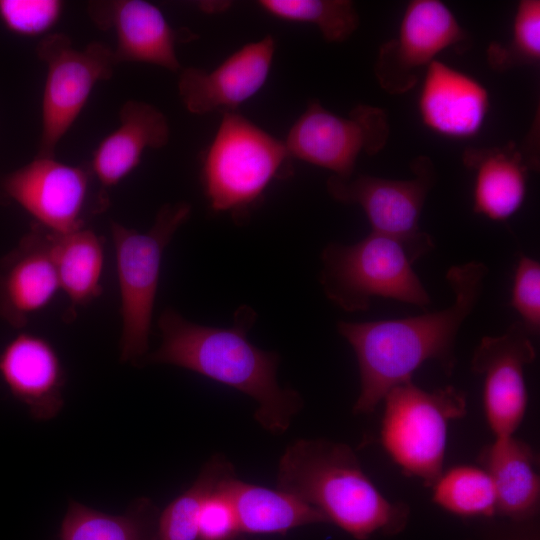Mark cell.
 I'll use <instances>...</instances> for the list:
<instances>
[{"instance_id":"6da1fadb","label":"cell","mask_w":540,"mask_h":540,"mask_svg":"<svg viewBox=\"0 0 540 540\" xmlns=\"http://www.w3.org/2000/svg\"><path fill=\"white\" fill-rule=\"evenodd\" d=\"M488 271L478 261L450 267L446 280L454 301L445 309L400 319L337 322V331L354 350L359 367L355 413H372L390 389L412 380L428 360L440 363L446 374L453 372L458 332L479 302Z\"/></svg>"},{"instance_id":"d6986e66","label":"cell","mask_w":540,"mask_h":540,"mask_svg":"<svg viewBox=\"0 0 540 540\" xmlns=\"http://www.w3.org/2000/svg\"><path fill=\"white\" fill-rule=\"evenodd\" d=\"M462 161L474 172L473 211L493 221H505L520 209L527 193L528 173L539 167V160L514 142L468 147Z\"/></svg>"},{"instance_id":"277c9868","label":"cell","mask_w":540,"mask_h":540,"mask_svg":"<svg viewBox=\"0 0 540 540\" xmlns=\"http://www.w3.org/2000/svg\"><path fill=\"white\" fill-rule=\"evenodd\" d=\"M293 157L277 139L236 111L223 112L201 166L210 207L245 222L273 180L293 172Z\"/></svg>"},{"instance_id":"2e32d148","label":"cell","mask_w":540,"mask_h":540,"mask_svg":"<svg viewBox=\"0 0 540 540\" xmlns=\"http://www.w3.org/2000/svg\"><path fill=\"white\" fill-rule=\"evenodd\" d=\"M60 290L51 253V231L34 223L0 258V317L21 329Z\"/></svg>"},{"instance_id":"5b68a950","label":"cell","mask_w":540,"mask_h":540,"mask_svg":"<svg viewBox=\"0 0 540 540\" xmlns=\"http://www.w3.org/2000/svg\"><path fill=\"white\" fill-rule=\"evenodd\" d=\"M320 258L323 292L346 312L368 310L374 297L419 307L431 303L412 267L419 257L397 238L370 232L354 244H327Z\"/></svg>"},{"instance_id":"7a4b0ae2","label":"cell","mask_w":540,"mask_h":540,"mask_svg":"<svg viewBox=\"0 0 540 540\" xmlns=\"http://www.w3.org/2000/svg\"><path fill=\"white\" fill-rule=\"evenodd\" d=\"M255 319V311L242 306L232 326L220 328L194 323L166 308L158 319L161 344L144 360L188 369L248 395L257 402L256 421L280 435L303 408V399L296 390L279 385V355L247 338Z\"/></svg>"},{"instance_id":"8992f818","label":"cell","mask_w":540,"mask_h":540,"mask_svg":"<svg viewBox=\"0 0 540 540\" xmlns=\"http://www.w3.org/2000/svg\"><path fill=\"white\" fill-rule=\"evenodd\" d=\"M191 205L164 204L145 232L116 221L110 225L120 291V360L138 363L147 356L164 251L188 220Z\"/></svg>"},{"instance_id":"cb8c5ba5","label":"cell","mask_w":540,"mask_h":540,"mask_svg":"<svg viewBox=\"0 0 540 540\" xmlns=\"http://www.w3.org/2000/svg\"><path fill=\"white\" fill-rule=\"evenodd\" d=\"M155 507L139 498L124 515H111L76 501L69 503L59 540H157L153 533Z\"/></svg>"},{"instance_id":"8fae6325","label":"cell","mask_w":540,"mask_h":540,"mask_svg":"<svg viewBox=\"0 0 540 540\" xmlns=\"http://www.w3.org/2000/svg\"><path fill=\"white\" fill-rule=\"evenodd\" d=\"M466 39V31L444 2L412 0L404 10L396 36L379 48L375 77L389 94L409 92L437 55Z\"/></svg>"},{"instance_id":"7402d4cb","label":"cell","mask_w":540,"mask_h":540,"mask_svg":"<svg viewBox=\"0 0 540 540\" xmlns=\"http://www.w3.org/2000/svg\"><path fill=\"white\" fill-rule=\"evenodd\" d=\"M218 489L232 504L241 534H285L302 526L329 523L319 510L298 497L241 481L235 473L225 477Z\"/></svg>"},{"instance_id":"4dcf8cb0","label":"cell","mask_w":540,"mask_h":540,"mask_svg":"<svg viewBox=\"0 0 540 540\" xmlns=\"http://www.w3.org/2000/svg\"><path fill=\"white\" fill-rule=\"evenodd\" d=\"M241 535L228 498L218 489L202 501L198 516V540H235Z\"/></svg>"},{"instance_id":"603a6c76","label":"cell","mask_w":540,"mask_h":540,"mask_svg":"<svg viewBox=\"0 0 540 540\" xmlns=\"http://www.w3.org/2000/svg\"><path fill=\"white\" fill-rule=\"evenodd\" d=\"M51 253L60 290L70 301L69 312L102 294L104 241L99 235L85 227L68 233L51 231Z\"/></svg>"},{"instance_id":"f1b7e54d","label":"cell","mask_w":540,"mask_h":540,"mask_svg":"<svg viewBox=\"0 0 540 540\" xmlns=\"http://www.w3.org/2000/svg\"><path fill=\"white\" fill-rule=\"evenodd\" d=\"M63 6L59 0H0V20L15 34L43 35L58 22Z\"/></svg>"},{"instance_id":"9c48e42d","label":"cell","mask_w":540,"mask_h":540,"mask_svg":"<svg viewBox=\"0 0 540 540\" xmlns=\"http://www.w3.org/2000/svg\"><path fill=\"white\" fill-rule=\"evenodd\" d=\"M389 135L388 116L382 108L360 104L347 116H341L313 100L292 125L284 142L293 159L346 179L353 176L359 156L380 152Z\"/></svg>"},{"instance_id":"52a82bcc","label":"cell","mask_w":540,"mask_h":540,"mask_svg":"<svg viewBox=\"0 0 540 540\" xmlns=\"http://www.w3.org/2000/svg\"><path fill=\"white\" fill-rule=\"evenodd\" d=\"M381 426L384 449L400 469L431 487L443 472L448 424L466 413L462 391H426L412 380L390 389Z\"/></svg>"},{"instance_id":"7c38bea8","label":"cell","mask_w":540,"mask_h":540,"mask_svg":"<svg viewBox=\"0 0 540 540\" xmlns=\"http://www.w3.org/2000/svg\"><path fill=\"white\" fill-rule=\"evenodd\" d=\"M91 176L89 167L36 156L0 178V197L20 206L43 228L68 233L85 225Z\"/></svg>"},{"instance_id":"ffe728a7","label":"cell","mask_w":540,"mask_h":540,"mask_svg":"<svg viewBox=\"0 0 540 540\" xmlns=\"http://www.w3.org/2000/svg\"><path fill=\"white\" fill-rule=\"evenodd\" d=\"M119 126L93 152L90 171L104 188L120 183L141 162L148 148L164 147L170 138L166 116L144 101L128 100L119 113Z\"/></svg>"},{"instance_id":"f546056e","label":"cell","mask_w":540,"mask_h":540,"mask_svg":"<svg viewBox=\"0 0 540 540\" xmlns=\"http://www.w3.org/2000/svg\"><path fill=\"white\" fill-rule=\"evenodd\" d=\"M511 306L530 335L540 330V263L526 255L519 258L513 278Z\"/></svg>"},{"instance_id":"44dd1931","label":"cell","mask_w":540,"mask_h":540,"mask_svg":"<svg viewBox=\"0 0 540 540\" xmlns=\"http://www.w3.org/2000/svg\"><path fill=\"white\" fill-rule=\"evenodd\" d=\"M496 494L497 513L515 521L533 517L539 507L537 456L524 441L512 436L495 438L479 456Z\"/></svg>"},{"instance_id":"484cf974","label":"cell","mask_w":540,"mask_h":540,"mask_svg":"<svg viewBox=\"0 0 540 540\" xmlns=\"http://www.w3.org/2000/svg\"><path fill=\"white\" fill-rule=\"evenodd\" d=\"M431 488L433 502L455 515L491 517L497 513L494 485L482 467L454 466L443 471Z\"/></svg>"},{"instance_id":"9a60e30c","label":"cell","mask_w":540,"mask_h":540,"mask_svg":"<svg viewBox=\"0 0 540 540\" xmlns=\"http://www.w3.org/2000/svg\"><path fill=\"white\" fill-rule=\"evenodd\" d=\"M89 13L98 27L114 30L117 63L141 62L177 72L176 44L196 37L175 30L156 5L144 0L92 2Z\"/></svg>"},{"instance_id":"4316f807","label":"cell","mask_w":540,"mask_h":540,"mask_svg":"<svg viewBox=\"0 0 540 540\" xmlns=\"http://www.w3.org/2000/svg\"><path fill=\"white\" fill-rule=\"evenodd\" d=\"M268 14L292 22L315 25L327 42H343L357 30L359 15L349 0H260Z\"/></svg>"},{"instance_id":"ac0fdd59","label":"cell","mask_w":540,"mask_h":540,"mask_svg":"<svg viewBox=\"0 0 540 540\" xmlns=\"http://www.w3.org/2000/svg\"><path fill=\"white\" fill-rule=\"evenodd\" d=\"M0 379L37 420H50L64 406L65 371L54 346L44 337L20 332L0 351Z\"/></svg>"},{"instance_id":"d4e9b609","label":"cell","mask_w":540,"mask_h":540,"mask_svg":"<svg viewBox=\"0 0 540 540\" xmlns=\"http://www.w3.org/2000/svg\"><path fill=\"white\" fill-rule=\"evenodd\" d=\"M229 461L213 456L192 485L174 498L157 521V540H198V516L203 499L227 476L234 474Z\"/></svg>"},{"instance_id":"83f0119b","label":"cell","mask_w":540,"mask_h":540,"mask_svg":"<svg viewBox=\"0 0 540 540\" xmlns=\"http://www.w3.org/2000/svg\"><path fill=\"white\" fill-rule=\"evenodd\" d=\"M487 62L498 72L536 65L540 61V1L521 0L514 14L511 37L487 48Z\"/></svg>"},{"instance_id":"5bb4252c","label":"cell","mask_w":540,"mask_h":540,"mask_svg":"<svg viewBox=\"0 0 540 540\" xmlns=\"http://www.w3.org/2000/svg\"><path fill=\"white\" fill-rule=\"evenodd\" d=\"M275 53L271 35L245 44L211 71L187 67L181 70L178 92L185 108L204 115L236 107L252 98L269 77Z\"/></svg>"},{"instance_id":"3957f363","label":"cell","mask_w":540,"mask_h":540,"mask_svg":"<svg viewBox=\"0 0 540 540\" xmlns=\"http://www.w3.org/2000/svg\"><path fill=\"white\" fill-rule=\"evenodd\" d=\"M277 488L313 506L357 540L377 532L394 536L408 524L409 506L385 498L343 443L299 439L288 445L279 460Z\"/></svg>"},{"instance_id":"4fadbf2b","label":"cell","mask_w":540,"mask_h":540,"mask_svg":"<svg viewBox=\"0 0 540 540\" xmlns=\"http://www.w3.org/2000/svg\"><path fill=\"white\" fill-rule=\"evenodd\" d=\"M535 359L530 334L517 321L499 336H485L475 348L471 370L483 377V404L495 438L512 436L528 403L524 369Z\"/></svg>"},{"instance_id":"ba28073f","label":"cell","mask_w":540,"mask_h":540,"mask_svg":"<svg viewBox=\"0 0 540 540\" xmlns=\"http://www.w3.org/2000/svg\"><path fill=\"white\" fill-rule=\"evenodd\" d=\"M36 52L47 66L37 156L54 157L58 143L81 113L94 86L110 79L118 63L114 50L106 44L94 41L76 49L62 33L45 35Z\"/></svg>"},{"instance_id":"30bf717a","label":"cell","mask_w":540,"mask_h":540,"mask_svg":"<svg viewBox=\"0 0 540 540\" xmlns=\"http://www.w3.org/2000/svg\"><path fill=\"white\" fill-rule=\"evenodd\" d=\"M410 168L413 177L404 180L363 174L346 179L331 175L326 188L333 199L360 206L371 232L401 240L420 258L434 248L431 236L420 229L419 219L437 174L427 156L416 157Z\"/></svg>"},{"instance_id":"e0dca14e","label":"cell","mask_w":540,"mask_h":540,"mask_svg":"<svg viewBox=\"0 0 540 540\" xmlns=\"http://www.w3.org/2000/svg\"><path fill=\"white\" fill-rule=\"evenodd\" d=\"M417 107L430 131L462 140L481 131L490 110V96L476 78L436 59L424 71Z\"/></svg>"}]
</instances>
